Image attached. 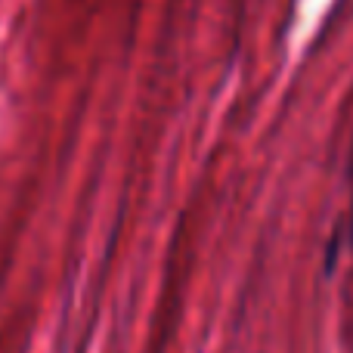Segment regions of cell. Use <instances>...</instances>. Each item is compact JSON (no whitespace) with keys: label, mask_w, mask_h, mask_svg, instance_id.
Returning a JSON list of instances; mask_svg holds the SVG:
<instances>
[{"label":"cell","mask_w":353,"mask_h":353,"mask_svg":"<svg viewBox=\"0 0 353 353\" xmlns=\"http://www.w3.org/2000/svg\"><path fill=\"white\" fill-rule=\"evenodd\" d=\"M350 242H353V214H350Z\"/></svg>","instance_id":"1"}]
</instances>
